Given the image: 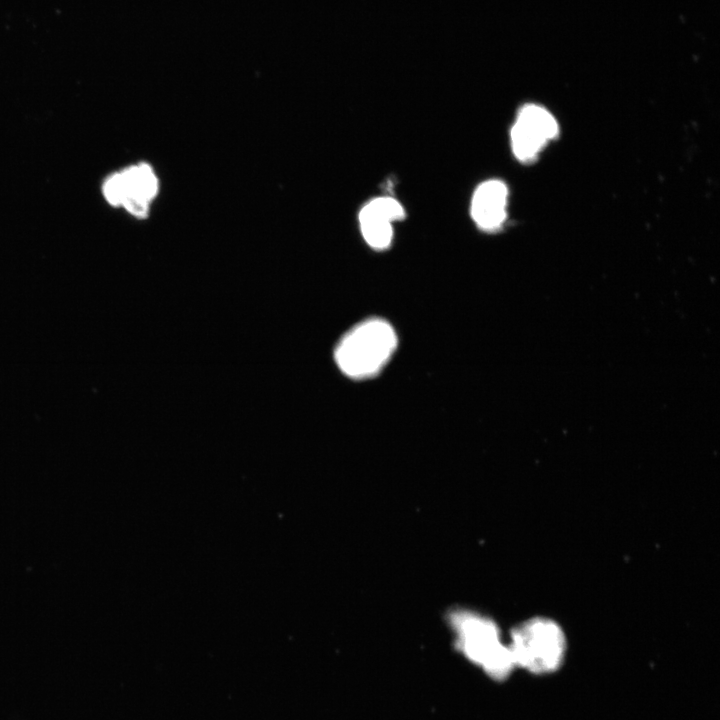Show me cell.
<instances>
[{
    "label": "cell",
    "mask_w": 720,
    "mask_h": 720,
    "mask_svg": "<svg viewBox=\"0 0 720 720\" xmlns=\"http://www.w3.org/2000/svg\"><path fill=\"white\" fill-rule=\"evenodd\" d=\"M405 217L401 203L389 196L377 197L364 205L359 213L362 236L373 249L384 250L393 240V223Z\"/></svg>",
    "instance_id": "obj_5"
},
{
    "label": "cell",
    "mask_w": 720,
    "mask_h": 720,
    "mask_svg": "<svg viewBox=\"0 0 720 720\" xmlns=\"http://www.w3.org/2000/svg\"><path fill=\"white\" fill-rule=\"evenodd\" d=\"M121 206H124L134 216L145 217L148 214L149 201L136 196H127Z\"/></svg>",
    "instance_id": "obj_9"
},
{
    "label": "cell",
    "mask_w": 720,
    "mask_h": 720,
    "mask_svg": "<svg viewBox=\"0 0 720 720\" xmlns=\"http://www.w3.org/2000/svg\"><path fill=\"white\" fill-rule=\"evenodd\" d=\"M508 189L504 182L496 179L481 183L471 199V217L483 231L493 232L504 223L507 213Z\"/></svg>",
    "instance_id": "obj_6"
},
{
    "label": "cell",
    "mask_w": 720,
    "mask_h": 720,
    "mask_svg": "<svg viewBox=\"0 0 720 720\" xmlns=\"http://www.w3.org/2000/svg\"><path fill=\"white\" fill-rule=\"evenodd\" d=\"M446 624L456 651L489 679L506 680L516 669L508 640L492 617L455 607L448 611Z\"/></svg>",
    "instance_id": "obj_1"
},
{
    "label": "cell",
    "mask_w": 720,
    "mask_h": 720,
    "mask_svg": "<svg viewBox=\"0 0 720 720\" xmlns=\"http://www.w3.org/2000/svg\"><path fill=\"white\" fill-rule=\"evenodd\" d=\"M397 334L384 319L369 318L351 328L338 342L334 358L341 372L362 380L377 375L397 347Z\"/></svg>",
    "instance_id": "obj_2"
},
{
    "label": "cell",
    "mask_w": 720,
    "mask_h": 720,
    "mask_svg": "<svg viewBox=\"0 0 720 720\" xmlns=\"http://www.w3.org/2000/svg\"><path fill=\"white\" fill-rule=\"evenodd\" d=\"M558 132V124L549 111L538 105H525L511 129L513 154L521 162L533 161Z\"/></svg>",
    "instance_id": "obj_4"
},
{
    "label": "cell",
    "mask_w": 720,
    "mask_h": 720,
    "mask_svg": "<svg viewBox=\"0 0 720 720\" xmlns=\"http://www.w3.org/2000/svg\"><path fill=\"white\" fill-rule=\"evenodd\" d=\"M103 194L112 206H121L125 191L120 173L109 176L103 184Z\"/></svg>",
    "instance_id": "obj_8"
},
{
    "label": "cell",
    "mask_w": 720,
    "mask_h": 720,
    "mask_svg": "<svg viewBox=\"0 0 720 720\" xmlns=\"http://www.w3.org/2000/svg\"><path fill=\"white\" fill-rule=\"evenodd\" d=\"M516 668L535 675L559 669L567 643L560 625L547 617H532L515 626L507 637Z\"/></svg>",
    "instance_id": "obj_3"
},
{
    "label": "cell",
    "mask_w": 720,
    "mask_h": 720,
    "mask_svg": "<svg viewBox=\"0 0 720 720\" xmlns=\"http://www.w3.org/2000/svg\"><path fill=\"white\" fill-rule=\"evenodd\" d=\"M119 173L124 186V198L136 196L150 202L157 194L158 180L149 165L141 163Z\"/></svg>",
    "instance_id": "obj_7"
}]
</instances>
